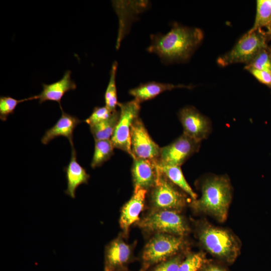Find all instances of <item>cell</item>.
<instances>
[{"instance_id": "obj_1", "label": "cell", "mask_w": 271, "mask_h": 271, "mask_svg": "<svg viewBox=\"0 0 271 271\" xmlns=\"http://www.w3.org/2000/svg\"><path fill=\"white\" fill-rule=\"evenodd\" d=\"M147 50L157 55L163 63L184 61L192 54L203 38L201 30L174 24L165 34H152Z\"/></svg>"}, {"instance_id": "obj_2", "label": "cell", "mask_w": 271, "mask_h": 271, "mask_svg": "<svg viewBox=\"0 0 271 271\" xmlns=\"http://www.w3.org/2000/svg\"><path fill=\"white\" fill-rule=\"evenodd\" d=\"M201 196L193 200L192 206L197 211L209 214L220 222L227 217L232 198L230 181L225 176H210L201 185Z\"/></svg>"}, {"instance_id": "obj_3", "label": "cell", "mask_w": 271, "mask_h": 271, "mask_svg": "<svg viewBox=\"0 0 271 271\" xmlns=\"http://www.w3.org/2000/svg\"><path fill=\"white\" fill-rule=\"evenodd\" d=\"M198 237L207 251L224 262L233 263L240 253L239 241L226 229L204 224L199 229Z\"/></svg>"}, {"instance_id": "obj_4", "label": "cell", "mask_w": 271, "mask_h": 271, "mask_svg": "<svg viewBox=\"0 0 271 271\" xmlns=\"http://www.w3.org/2000/svg\"><path fill=\"white\" fill-rule=\"evenodd\" d=\"M183 244L182 236L157 233L144 248L141 271H147L152 266L176 255Z\"/></svg>"}, {"instance_id": "obj_5", "label": "cell", "mask_w": 271, "mask_h": 271, "mask_svg": "<svg viewBox=\"0 0 271 271\" xmlns=\"http://www.w3.org/2000/svg\"><path fill=\"white\" fill-rule=\"evenodd\" d=\"M266 34L258 29L244 35L228 53L219 57L218 63L225 66L234 63L249 64L262 49L267 48Z\"/></svg>"}, {"instance_id": "obj_6", "label": "cell", "mask_w": 271, "mask_h": 271, "mask_svg": "<svg viewBox=\"0 0 271 271\" xmlns=\"http://www.w3.org/2000/svg\"><path fill=\"white\" fill-rule=\"evenodd\" d=\"M139 226L149 231L183 236L187 234L189 227L178 211L155 210L140 220Z\"/></svg>"}, {"instance_id": "obj_7", "label": "cell", "mask_w": 271, "mask_h": 271, "mask_svg": "<svg viewBox=\"0 0 271 271\" xmlns=\"http://www.w3.org/2000/svg\"><path fill=\"white\" fill-rule=\"evenodd\" d=\"M159 170L156 183L151 188L152 205L155 210H180L186 203L185 194L179 190L177 186Z\"/></svg>"}, {"instance_id": "obj_8", "label": "cell", "mask_w": 271, "mask_h": 271, "mask_svg": "<svg viewBox=\"0 0 271 271\" xmlns=\"http://www.w3.org/2000/svg\"><path fill=\"white\" fill-rule=\"evenodd\" d=\"M118 106L119 118L110 140L114 148L127 153L132 158L130 131L133 122L139 117L140 103L134 99L126 102H118Z\"/></svg>"}, {"instance_id": "obj_9", "label": "cell", "mask_w": 271, "mask_h": 271, "mask_svg": "<svg viewBox=\"0 0 271 271\" xmlns=\"http://www.w3.org/2000/svg\"><path fill=\"white\" fill-rule=\"evenodd\" d=\"M130 140L133 159H146L158 162L161 148L153 140L139 117L132 124Z\"/></svg>"}, {"instance_id": "obj_10", "label": "cell", "mask_w": 271, "mask_h": 271, "mask_svg": "<svg viewBox=\"0 0 271 271\" xmlns=\"http://www.w3.org/2000/svg\"><path fill=\"white\" fill-rule=\"evenodd\" d=\"M200 143L183 133L173 142L161 149L157 164L180 166L199 151Z\"/></svg>"}, {"instance_id": "obj_11", "label": "cell", "mask_w": 271, "mask_h": 271, "mask_svg": "<svg viewBox=\"0 0 271 271\" xmlns=\"http://www.w3.org/2000/svg\"><path fill=\"white\" fill-rule=\"evenodd\" d=\"M179 118L183 133L198 142L207 139L211 131L210 120L193 106L181 109Z\"/></svg>"}, {"instance_id": "obj_12", "label": "cell", "mask_w": 271, "mask_h": 271, "mask_svg": "<svg viewBox=\"0 0 271 271\" xmlns=\"http://www.w3.org/2000/svg\"><path fill=\"white\" fill-rule=\"evenodd\" d=\"M132 258V249L121 237L111 241L106 247L104 253V271L127 270Z\"/></svg>"}, {"instance_id": "obj_13", "label": "cell", "mask_w": 271, "mask_h": 271, "mask_svg": "<svg viewBox=\"0 0 271 271\" xmlns=\"http://www.w3.org/2000/svg\"><path fill=\"white\" fill-rule=\"evenodd\" d=\"M157 162L146 159H133L131 173L134 188L148 190L155 184L159 173Z\"/></svg>"}, {"instance_id": "obj_14", "label": "cell", "mask_w": 271, "mask_h": 271, "mask_svg": "<svg viewBox=\"0 0 271 271\" xmlns=\"http://www.w3.org/2000/svg\"><path fill=\"white\" fill-rule=\"evenodd\" d=\"M71 72L66 71L59 81L50 84H43V90L38 95L31 96V99H39L40 103L50 100L57 102L61 110V100L67 92L75 90L76 84L71 78Z\"/></svg>"}, {"instance_id": "obj_15", "label": "cell", "mask_w": 271, "mask_h": 271, "mask_svg": "<svg viewBox=\"0 0 271 271\" xmlns=\"http://www.w3.org/2000/svg\"><path fill=\"white\" fill-rule=\"evenodd\" d=\"M147 190L134 188L132 196L122 208L119 224L125 233L128 231L130 226L139 221V216L143 211Z\"/></svg>"}, {"instance_id": "obj_16", "label": "cell", "mask_w": 271, "mask_h": 271, "mask_svg": "<svg viewBox=\"0 0 271 271\" xmlns=\"http://www.w3.org/2000/svg\"><path fill=\"white\" fill-rule=\"evenodd\" d=\"M83 121L75 116L69 114L62 110V115L54 126L47 129L41 139L44 145L58 137L66 138L71 147H74L73 142V131L76 126Z\"/></svg>"}, {"instance_id": "obj_17", "label": "cell", "mask_w": 271, "mask_h": 271, "mask_svg": "<svg viewBox=\"0 0 271 271\" xmlns=\"http://www.w3.org/2000/svg\"><path fill=\"white\" fill-rule=\"evenodd\" d=\"M67 182L65 193L72 198L75 197V192L78 187L87 184L90 177L85 170L77 161V153L74 147H71L70 162L65 168Z\"/></svg>"}, {"instance_id": "obj_18", "label": "cell", "mask_w": 271, "mask_h": 271, "mask_svg": "<svg viewBox=\"0 0 271 271\" xmlns=\"http://www.w3.org/2000/svg\"><path fill=\"white\" fill-rule=\"evenodd\" d=\"M178 88H191L192 86L151 81L142 83L139 86L130 89L129 94L141 103L155 98L163 92Z\"/></svg>"}, {"instance_id": "obj_19", "label": "cell", "mask_w": 271, "mask_h": 271, "mask_svg": "<svg viewBox=\"0 0 271 271\" xmlns=\"http://www.w3.org/2000/svg\"><path fill=\"white\" fill-rule=\"evenodd\" d=\"M133 2V1H125L127 11L123 12V14H123L125 15V16L118 18L119 20V29L116 46L117 48L119 47L120 42L126 33V30L128 27L129 22L131 21L132 19H134V17L136 18L139 13L144 11V10L148 7V1H138L136 2V3L132 10L129 11L132 5ZM115 10H119L123 12L119 9H115Z\"/></svg>"}, {"instance_id": "obj_20", "label": "cell", "mask_w": 271, "mask_h": 271, "mask_svg": "<svg viewBox=\"0 0 271 271\" xmlns=\"http://www.w3.org/2000/svg\"><path fill=\"white\" fill-rule=\"evenodd\" d=\"M161 172L177 187L189 195L193 200L196 199L197 195L192 189L182 173L180 166L158 165Z\"/></svg>"}, {"instance_id": "obj_21", "label": "cell", "mask_w": 271, "mask_h": 271, "mask_svg": "<svg viewBox=\"0 0 271 271\" xmlns=\"http://www.w3.org/2000/svg\"><path fill=\"white\" fill-rule=\"evenodd\" d=\"M120 116L119 110L114 111L106 120L90 126V130L95 141L110 140Z\"/></svg>"}, {"instance_id": "obj_22", "label": "cell", "mask_w": 271, "mask_h": 271, "mask_svg": "<svg viewBox=\"0 0 271 271\" xmlns=\"http://www.w3.org/2000/svg\"><path fill=\"white\" fill-rule=\"evenodd\" d=\"M114 147L111 140L95 141L94 151L91 167L95 168L101 166L113 155Z\"/></svg>"}, {"instance_id": "obj_23", "label": "cell", "mask_w": 271, "mask_h": 271, "mask_svg": "<svg viewBox=\"0 0 271 271\" xmlns=\"http://www.w3.org/2000/svg\"><path fill=\"white\" fill-rule=\"evenodd\" d=\"M271 22V0H257L254 24L248 31L252 32L262 27H267Z\"/></svg>"}, {"instance_id": "obj_24", "label": "cell", "mask_w": 271, "mask_h": 271, "mask_svg": "<svg viewBox=\"0 0 271 271\" xmlns=\"http://www.w3.org/2000/svg\"><path fill=\"white\" fill-rule=\"evenodd\" d=\"M117 67V62L115 61L111 66L109 81L104 94L105 106L111 111L116 110L118 103L115 82Z\"/></svg>"}, {"instance_id": "obj_25", "label": "cell", "mask_w": 271, "mask_h": 271, "mask_svg": "<svg viewBox=\"0 0 271 271\" xmlns=\"http://www.w3.org/2000/svg\"><path fill=\"white\" fill-rule=\"evenodd\" d=\"M207 260L203 253L189 254L182 261L179 271H198Z\"/></svg>"}, {"instance_id": "obj_26", "label": "cell", "mask_w": 271, "mask_h": 271, "mask_svg": "<svg viewBox=\"0 0 271 271\" xmlns=\"http://www.w3.org/2000/svg\"><path fill=\"white\" fill-rule=\"evenodd\" d=\"M245 67H251L271 73V56L268 48L261 50Z\"/></svg>"}, {"instance_id": "obj_27", "label": "cell", "mask_w": 271, "mask_h": 271, "mask_svg": "<svg viewBox=\"0 0 271 271\" xmlns=\"http://www.w3.org/2000/svg\"><path fill=\"white\" fill-rule=\"evenodd\" d=\"M31 100V97L21 100H17L10 96H1L0 97V119L6 121L8 116L14 113V110L20 103Z\"/></svg>"}, {"instance_id": "obj_28", "label": "cell", "mask_w": 271, "mask_h": 271, "mask_svg": "<svg viewBox=\"0 0 271 271\" xmlns=\"http://www.w3.org/2000/svg\"><path fill=\"white\" fill-rule=\"evenodd\" d=\"M184 259L181 254H177L152 266L147 271H179L180 264Z\"/></svg>"}, {"instance_id": "obj_29", "label": "cell", "mask_w": 271, "mask_h": 271, "mask_svg": "<svg viewBox=\"0 0 271 271\" xmlns=\"http://www.w3.org/2000/svg\"><path fill=\"white\" fill-rule=\"evenodd\" d=\"M113 112L105 106H97L94 108L91 115L84 121L91 126L107 119L111 116Z\"/></svg>"}, {"instance_id": "obj_30", "label": "cell", "mask_w": 271, "mask_h": 271, "mask_svg": "<svg viewBox=\"0 0 271 271\" xmlns=\"http://www.w3.org/2000/svg\"><path fill=\"white\" fill-rule=\"evenodd\" d=\"M245 68L249 71L259 82L271 87V73L251 67H245Z\"/></svg>"}, {"instance_id": "obj_31", "label": "cell", "mask_w": 271, "mask_h": 271, "mask_svg": "<svg viewBox=\"0 0 271 271\" xmlns=\"http://www.w3.org/2000/svg\"><path fill=\"white\" fill-rule=\"evenodd\" d=\"M198 271H229L224 265L220 263L207 260Z\"/></svg>"}, {"instance_id": "obj_32", "label": "cell", "mask_w": 271, "mask_h": 271, "mask_svg": "<svg viewBox=\"0 0 271 271\" xmlns=\"http://www.w3.org/2000/svg\"><path fill=\"white\" fill-rule=\"evenodd\" d=\"M266 28L267 29V34L271 36V22Z\"/></svg>"}, {"instance_id": "obj_33", "label": "cell", "mask_w": 271, "mask_h": 271, "mask_svg": "<svg viewBox=\"0 0 271 271\" xmlns=\"http://www.w3.org/2000/svg\"><path fill=\"white\" fill-rule=\"evenodd\" d=\"M268 50H269V53H270V56H271V48H268Z\"/></svg>"}, {"instance_id": "obj_34", "label": "cell", "mask_w": 271, "mask_h": 271, "mask_svg": "<svg viewBox=\"0 0 271 271\" xmlns=\"http://www.w3.org/2000/svg\"><path fill=\"white\" fill-rule=\"evenodd\" d=\"M124 271H127V270H124Z\"/></svg>"}]
</instances>
